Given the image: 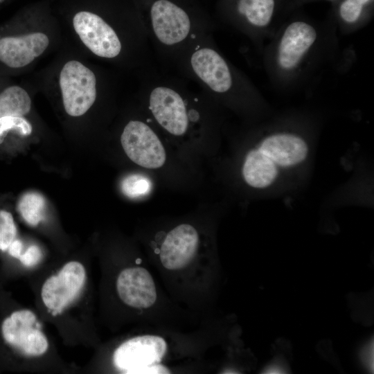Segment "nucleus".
<instances>
[{"label": "nucleus", "mask_w": 374, "mask_h": 374, "mask_svg": "<svg viewBox=\"0 0 374 374\" xmlns=\"http://www.w3.org/2000/svg\"><path fill=\"white\" fill-rule=\"evenodd\" d=\"M312 147L302 135L290 131L267 134L245 151L240 172L243 182L260 193L289 187L303 174Z\"/></svg>", "instance_id": "f257e3e1"}, {"label": "nucleus", "mask_w": 374, "mask_h": 374, "mask_svg": "<svg viewBox=\"0 0 374 374\" xmlns=\"http://www.w3.org/2000/svg\"><path fill=\"white\" fill-rule=\"evenodd\" d=\"M141 96L152 121L166 134L184 138L200 134L208 123V97L195 92L179 78L143 71Z\"/></svg>", "instance_id": "f03ea898"}, {"label": "nucleus", "mask_w": 374, "mask_h": 374, "mask_svg": "<svg viewBox=\"0 0 374 374\" xmlns=\"http://www.w3.org/2000/svg\"><path fill=\"white\" fill-rule=\"evenodd\" d=\"M59 87L66 112L77 117L84 114L96 102L99 81L91 68L71 60L60 70Z\"/></svg>", "instance_id": "7ed1b4c3"}, {"label": "nucleus", "mask_w": 374, "mask_h": 374, "mask_svg": "<svg viewBox=\"0 0 374 374\" xmlns=\"http://www.w3.org/2000/svg\"><path fill=\"white\" fill-rule=\"evenodd\" d=\"M166 348V343L161 337L139 336L120 345L114 353L113 362L124 373H170L167 368L159 364Z\"/></svg>", "instance_id": "20e7f679"}, {"label": "nucleus", "mask_w": 374, "mask_h": 374, "mask_svg": "<svg viewBox=\"0 0 374 374\" xmlns=\"http://www.w3.org/2000/svg\"><path fill=\"white\" fill-rule=\"evenodd\" d=\"M152 125L150 117L131 119L125 125L120 139L131 161L145 168L157 169L164 165L166 153Z\"/></svg>", "instance_id": "39448f33"}, {"label": "nucleus", "mask_w": 374, "mask_h": 374, "mask_svg": "<svg viewBox=\"0 0 374 374\" xmlns=\"http://www.w3.org/2000/svg\"><path fill=\"white\" fill-rule=\"evenodd\" d=\"M1 330L6 343L26 356H40L48 350V342L40 323L29 310L13 312L4 319Z\"/></svg>", "instance_id": "423d86ee"}, {"label": "nucleus", "mask_w": 374, "mask_h": 374, "mask_svg": "<svg viewBox=\"0 0 374 374\" xmlns=\"http://www.w3.org/2000/svg\"><path fill=\"white\" fill-rule=\"evenodd\" d=\"M86 280V271L79 262L66 263L53 276L44 283L41 297L45 307L53 315L61 313L72 303L82 289Z\"/></svg>", "instance_id": "0eeeda50"}, {"label": "nucleus", "mask_w": 374, "mask_h": 374, "mask_svg": "<svg viewBox=\"0 0 374 374\" xmlns=\"http://www.w3.org/2000/svg\"><path fill=\"white\" fill-rule=\"evenodd\" d=\"M198 245L195 228L188 224H179L166 235L159 250L160 260L167 269H180L192 260Z\"/></svg>", "instance_id": "6e6552de"}, {"label": "nucleus", "mask_w": 374, "mask_h": 374, "mask_svg": "<svg viewBox=\"0 0 374 374\" xmlns=\"http://www.w3.org/2000/svg\"><path fill=\"white\" fill-rule=\"evenodd\" d=\"M116 290L124 303L135 308H148L157 299L153 278L143 267L123 269L117 278Z\"/></svg>", "instance_id": "1a4fd4ad"}, {"label": "nucleus", "mask_w": 374, "mask_h": 374, "mask_svg": "<svg viewBox=\"0 0 374 374\" xmlns=\"http://www.w3.org/2000/svg\"><path fill=\"white\" fill-rule=\"evenodd\" d=\"M49 38L43 32H30L0 39V61L10 68H21L33 62L48 48Z\"/></svg>", "instance_id": "9d476101"}, {"label": "nucleus", "mask_w": 374, "mask_h": 374, "mask_svg": "<svg viewBox=\"0 0 374 374\" xmlns=\"http://www.w3.org/2000/svg\"><path fill=\"white\" fill-rule=\"evenodd\" d=\"M316 39V30L310 24L302 21L292 23L285 29L280 42V65L284 69L295 66Z\"/></svg>", "instance_id": "9b49d317"}, {"label": "nucleus", "mask_w": 374, "mask_h": 374, "mask_svg": "<svg viewBox=\"0 0 374 374\" xmlns=\"http://www.w3.org/2000/svg\"><path fill=\"white\" fill-rule=\"evenodd\" d=\"M274 0H238L236 10L245 21L255 27L267 26L272 17Z\"/></svg>", "instance_id": "f8f14e48"}, {"label": "nucleus", "mask_w": 374, "mask_h": 374, "mask_svg": "<svg viewBox=\"0 0 374 374\" xmlns=\"http://www.w3.org/2000/svg\"><path fill=\"white\" fill-rule=\"evenodd\" d=\"M30 97L21 87L10 86L0 93V118L23 116L30 112Z\"/></svg>", "instance_id": "ddd939ff"}, {"label": "nucleus", "mask_w": 374, "mask_h": 374, "mask_svg": "<svg viewBox=\"0 0 374 374\" xmlns=\"http://www.w3.org/2000/svg\"><path fill=\"white\" fill-rule=\"evenodd\" d=\"M45 206V199L41 194L28 192L20 198L18 210L25 222L34 226L44 219Z\"/></svg>", "instance_id": "4468645a"}, {"label": "nucleus", "mask_w": 374, "mask_h": 374, "mask_svg": "<svg viewBox=\"0 0 374 374\" xmlns=\"http://www.w3.org/2000/svg\"><path fill=\"white\" fill-rule=\"evenodd\" d=\"M152 188L150 179L141 174H132L125 177L121 182V190L130 198L142 197L148 195Z\"/></svg>", "instance_id": "2eb2a0df"}, {"label": "nucleus", "mask_w": 374, "mask_h": 374, "mask_svg": "<svg viewBox=\"0 0 374 374\" xmlns=\"http://www.w3.org/2000/svg\"><path fill=\"white\" fill-rule=\"evenodd\" d=\"M10 130H14L22 136L32 133L30 123L23 116H3L0 118V143L3 141L5 134Z\"/></svg>", "instance_id": "dca6fc26"}, {"label": "nucleus", "mask_w": 374, "mask_h": 374, "mask_svg": "<svg viewBox=\"0 0 374 374\" xmlns=\"http://www.w3.org/2000/svg\"><path fill=\"white\" fill-rule=\"evenodd\" d=\"M17 235V227L12 215L6 211H0V250L6 251Z\"/></svg>", "instance_id": "f3484780"}, {"label": "nucleus", "mask_w": 374, "mask_h": 374, "mask_svg": "<svg viewBox=\"0 0 374 374\" xmlns=\"http://www.w3.org/2000/svg\"><path fill=\"white\" fill-rule=\"evenodd\" d=\"M370 0H345L340 6V15L346 22H354L362 10L363 6Z\"/></svg>", "instance_id": "a211bd4d"}, {"label": "nucleus", "mask_w": 374, "mask_h": 374, "mask_svg": "<svg viewBox=\"0 0 374 374\" xmlns=\"http://www.w3.org/2000/svg\"><path fill=\"white\" fill-rule=\"evenodd\" d=\"M42 257L40 248L37 245H31L20 256L19 260L26 267H33L40 262Z\"/></svg>", "instance_id": "6ab92c4d"}, {"label": "nucleus", "mask_w": 374, "mask_h": 374, "mask_svg": "<svg viewBox=\"0 0 374 374\" xmlns=\"http://www.w3.org/2000/svg\"><path fill=\"white\" fill-rule=\"evenodd\" d=\"M23 244L19 240H14L8 247L9 254L16 258H19L21 255Z\"/></svg>", "instance_id": "aec40b11"}, {"label": "nucleus", "mask_w": 374, "mask_h": 374, "mask_svg": "<svg viewBox=\"0 0 374 374\" xmlns=\"http://www.w3.org/2000/svg\"><path fill=\"white\" fill-rule=\"evenodd\" d=\"M373 344L369 345L368 348L365 350L364 352V359L366 362V364L368 365L370 369L371 366L373 367Z\"/></svg>", "instance_id": "412c9836"}, {"label": "nucleus", "mask_w": 374, "mask_h": 374, "mask_svg": "<svg viewBox=\"0 0 374 374\" xmlns=\"http://www.w3.org/2000/svg\"><path fill=\"white\" fill-rule=\"evenodd\" d=\"M284 371H285V369L283 368V367L276 364L270 365L268 367H267L264 370L263 373L274 374V373H285Z\"/></svg>", "instance_id": "4be33fe9"}]
</instances>
